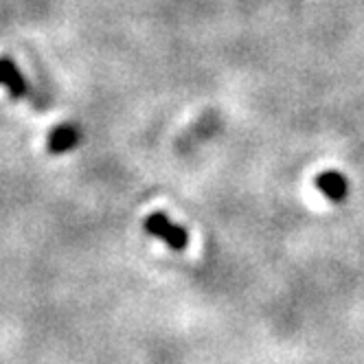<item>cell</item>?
I'll return each mask as SVG.
<instances>
[{"instance_id":"1","label":"cell","mask_w":364,"mask_h":364,"mask_svg":"<svg viewBox=\"0 0 364 364\" xmlns=\"http://www.w3.org/2000/svg\"><path fill=\"white\" fill-rule=\"evenodd\" d=\"M143 228H145L147 235L165 242L171 250L180 252V250H185L189 246V232H187V228L176 224L169 215H165L161 211L147 215L145 222H143Z\"/></svg>"},{"instance_id":"2","label":"cell","mask_w":364,"mask_h":364,"mask_svg":"<svg viewBox=\"0 0 364 364\" xmlns=\"http://www.w3.org/2000/svg\"><path fill=\"white\" fill-rule=\"evenodd\" d=\"M316 187H318V191L329 202H345L347 196H349V182H347V178L341 171H336V169L318 173L316 176Z\"/></svg>"},{"instance_id":"3","label":"cell","mask_w":364,"mask_h":364,"mask_svg":"<svg viewBox=\"0 0 364 364\" xmlns=\"http://www.w3.org/2000/svg\"><path fill=\"white\" fill-rule=\"evenodd\" d=\"M0 86H5L11 97L20 99L29 95V84L20 73L18 64L9 58H0Z\"/></svg>"},{"instance_id":"4","label":"cell","mask_w":364,"mask_h":364,"mask_svg":"<svg viewBox=\"0 0 364 364\" xmlns=\"http://www.w3.org/2000/svg\"><path fill=\"white\" fill-rule=\"evenodd\" d=\"M82 141V129L75 123H62L58 125L48 136V151L50 154H66L75 149Z\"/></svg>"}]
</instances>
